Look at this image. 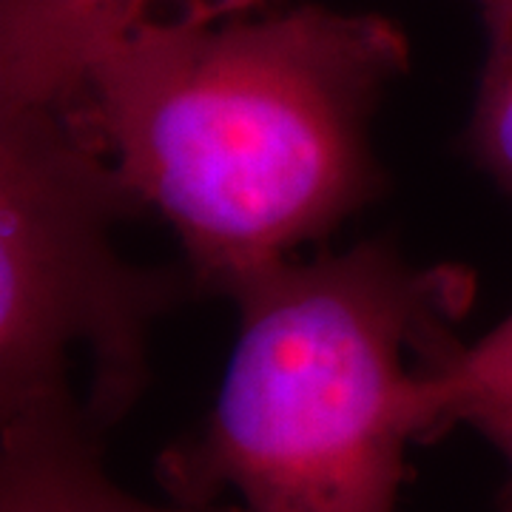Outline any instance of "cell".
<instances>
[{"label": "cell", "instance_id": "obj_1", "mask_svg": "<svg viewBox=\"0 0 512 512\" xmlns=\"http://www.w3.org/2000/svg\"><path fill=\"white\" fill-rule=\"evenodd\" d=\"M404 69L396 23L296 6L134 37L57 109L225 296L376 200L370 126Z\"/></svg>", "mask_w": 512, "mask_h": 512}, {"label": "cell", "instance_id": "obj_2", "mask_svg": "<svg viewBox=\"0 0 512 512\" xmlns=\"http://www.w3.org/2000/svg\"><path fill=\"white\" fill-rule=\"evenodd\" d=\"M473 279L387 242L279 259L225 296L239 330L200 433L171 447L165 493L242 512H396L410 441L436 436L427 367L456 339Z\"/></svg>", "mask_w": 512, "mask_h": 512}, {"label": "cell", "instance_id": "obj_3", "mask_svg": "<svg viewBox=\"0 0 512 512\" xmlns=\"http://www.w3.org/2000/svg\"><path fill=\"white\" fill-rule=\"evenodd\" d=\"M131 214L57 106L0 111V430L86 421L103 441L146 393L151 328L197 282L117 251Z\"/></svg>", "mask_w": 512, "mask_h": 512}, {"label": "cell", "instance_id": "obj_4", "mask_svg": "<svg viewBox=\"0 0 512 512\" xmlns=\"http://www.w3.org/2000/svg\"><path fill=\"white\" fill-rule=\"evenodd\" d=\"M265 0H0V111L57 106L128 40L251 15Z\"/></svg>", "mask_w": 512, "mask_h": 512}, {"label": "cell", "instance_id": "obj_5", "mask_svg": "<svg viewBox=\"0 0 512 512\" xmlns=\"http://www.w3.org/2000/svg\"><path fill=\"white\" fill-rule=\"evenodd\" d=\"M86 421L0 430V512H234L171 498L151 504L106 473Z\"/></svg>", "mask_w": 512, "mask_h": 512}, {"label": "cell", "instance_id": "obj_6", "mask_svg": "<svg viewBox=\"0 0 512 512\" xmlns=\"http://www.w3.org/2000/svg\"><path fill=\"white\" fill-rule=\"evenodd\" d=\"M427 373L436 436L453 424L481 430L512 421V316L467 348L453 342Z\"/></svg>", "mask_w": 512, "mask_h": 512}, {"label": "cell", "instance_id": "obj_7", "mask_svg": "<svg viewBox=\"0 0 512 512\" xmlns=\"http://www.w3.org/2000/svg\"><path fill=\"white\" fill-rule=\"evenodd\" d=\"M487 66L470 123V148L478 165L512 194V0L484 9Z\"/></svg>", "mask_w": 512, "mask_h": 512}, {"label": "cell", "instance_id": "obj_8", "mask_svg": "<svg viewBox=\"0 0 512 512\" xmlns=\"http://www.w3.org/2000/svg\"><path fill=\"white\" fill-rule=\"evenodd\" d=\"M484 439L493 444L495 450L501 453V456L507 458V464H510V473H512V421H498V424H487V427H481L478 430ZM512 498V487L510 493H507Z\"/></svg>", "mask_w": 512, "mask_h": 512}, {"label": "cell", "instance_id": "obj_9", "mask_svg": "<svg viewBox=\"0 0 512 512\" xmlns=\"http://www.w3.org/2000/svg\"><path fill=\"white\" fill-rule=\"evenodd\" d=\"M478 3H481V9H493V6H501L507 0H478Z\"/></svg>", "mask_w": 512, "mask_h": 512}, {"label": "cell", "instance_id": "obj_10", "mask_svg": "<svg viewBox=\"0 0 512 512\" xmlns=\"http://www.w3.org/2000/svg\"><path fill=\"white\" fill-rule=\"evenodd\" d=\"M501 512H512V498H510V495H507V504H504V510H501Z\"/></svg>", "mask_w": 512, "mask_h": 512}]
</instances>
